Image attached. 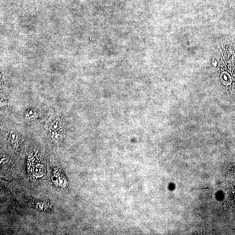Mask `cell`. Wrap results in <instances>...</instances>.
I'll return each mask as SVG.
<instances>
[{"instance_id":"cell-2","label":"cell","mask_w":235,"mask_h":235,"mask_svg":"<svg viewBox=\"0 0 235 235\" xmlns=\"http://www.w3.org/2000/svg\"><path fill=\"white\" fill-rule=\"evenodd\" d=\"M220 78L222 82L224 85H229L232 83V78L230 74L227 72H222Z\"/></svg>"},{"instance_id":"cell-5","label":"cell","mask_w":235,"mask_h":235,"mask_svg":"<svg viewBox=\"0 0 235 235\" xmlns=\"http://www.w3.org/2000/svg\"><path fill=\"white\" fill-rule=\"evenodd\" d=\"M230 192V198L235 206V183L231 187Z\"/></svg>"},{"instance_id":"cell-4","label":"cell","mask_w":235,"mask_h":235,"mask_svg":"<svg viewBox=\"0 0 235 235\" xmlns=\"http://www.w3.org/2000/svg\"><path fill=\"white\" fill-rule=\"evenodd\" d=\"M59 132H56L53 131L52 133H51V137L53 139L54 141L56 142L57 143H60L62 139L63 136L62 133H59Z\"/></svg>"},{"instance_id":"cell-3","label":"cell","mask_w":235,"mask_h":235,"mask_svg":"<svg viewBox=\"0 0 235 235\" xmlns=\"http://www.w3.org/2000/svg\"><path fill=\"white\" fill-rule=\"evenodd\" d=\"M51 128L52 131L61 132L63 130L62 124L59 120H56L51 123Z\"/></svg>"},{"instance_id":"cell-1","label":"cell","mask_w":235,"mask_h":235,"mask_svg":"<svg viewBox=\"0 0 235 235\" xmlns=\"http://www.w3.org/2000/svg\"><path fill=\"white\" fill-rule=\"evenodd\" d=\"M50 178L53 184L59 188H64L67 185V182L60 169L54 168L50 173Z\"/></svg>"},{"instance_id":"cell-6","label":"cell","mask_w":235,"mask_h":235,"mask_svg":"<svg viewBox=\"0 0 235 235\" xmlns=\"http://www.w3.org/2000/svg\"><path fill=\"white\" fill-rule=\"evenodd\" d=\"M10 139L11 142L17 141V136L16 134H14V133L10 134Z\"/></svg>"}]
</instances>
